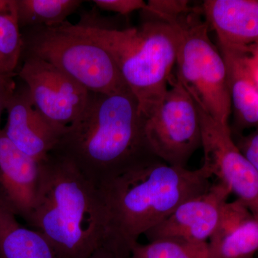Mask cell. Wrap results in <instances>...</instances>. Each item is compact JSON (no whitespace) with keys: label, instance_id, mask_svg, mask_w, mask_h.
Instances as JSON below:
<instances>
[{"label":"cell","instance_id":"obj_1","mask_svg":"<svg viewBox=\"0 0 258 258\" xmlns=\"http://www.w3.org/2000/svg\"><path fill=\"white\" fill-rule=\"evenodd\" d=\"M212 176L205 165L189 170L157 159L107 180L98 187L106 221L102 245L130 257L141 235L180 204L210 189Z\"/></svg>","mask_w":258,"mask_h":258},{"label":"cell","instance_id":"obj_2","mask_svg":"<svg viewBox=\"0 0 258 258\" xmlns=\"http://www.w3.org/2000/svg\"><path fill=\"white\" fill-rule=\"evenodd\" d=\"M51 153L73 163L98 188L132 168L159 159L148 145L138 101L131 90L91 93L84 111Z\"/></svg>","mask_w":258,"mask_h":258},{"label":"cell","instance_id":"obj_3","mask_svg":"<svg viewBox=\"0 0 258 258\" xmlns=\"http://www.w3.org/2000/svg\"><path fill=\"white\" fill-rule=\"evenodd\" d=\"M40 189L27 222L62 258H88L103 244L105 214L99 189L71 161L50 153L40 162Z\"/></svg>","mask_w":258,"mask_h":258},{"label":"cell","instance_id":"obj_4","mask_svg":"<svg viewBox=\"0 0 258 258\" xmlns=\"http://www.w3.org/2000/svg\"><path fill=\"white\" fill-rule=\"evenodd\" d=\"M108 51L137 98L142 118L157 108L169 88L176 64L178 24L151 20L139 27L118 30L96 24L63 23Z\"/></svg>","mask_w":258,"mask_h":258},{"label":"cell","instance_id":"obj_5","mask_svg":"<svg viewBox=\"0 0 258 258\" xmlns=\"http://www.w3.org/2000/svg\"><path fill=\"white\" fill-rule=\"evenodd\" d=\"M21 33V57L46 61L91 93L111 95L130 90L108 51L63 23L24 29Z\"/></svg>","mask_w":258,"mask_h":258},{"label":"cell","instance_id":"obj_6","mask_svg":"<svg viewBox=\"0 0 258 258\" xmlns=\"http://www.w3.org/2000/svg\"><path fill=\"white\" fill-rule=\"evenodd\" d=\"M179 29L176 64L177 79L197 106L224 125H229L231 99L222 54L209 36V25L195 9L177 21Z\"/></svg>","mask_w":258,"mask_h":258},{"label":"cell","instance_id":"obj_7","mask_svg":"<svg viewBox=\"0 0 258 258\" xmlns=\"http://www.w3.org/2000/svg\"><path fill=\"white\" fill-rule=\"evenodd\" d=\"M143 119L148 145L169 165L186 168L194 153L202 147L198 108L177 78L171 76L162 101Z\"/></svg>","mask_w":258,"mask_h":258},{"label":"cell","instance_id":"obj_8","mask_svg":"<svg viewBox=\"0 0 258 258\" xmlns=\"http://www.w3.org/2000/svg\"><path fill=\"white\" fill-rule=\"evenodd\" d=\"M18 74L26 85L37 109L63 133L81 115L91 93L55 66L31 56L22 57Z\"/></svg>","mask_w":258,"mask_h":258},{"label":"cell","instance_id":"obj_9","mask_svg":"<svg viewBox=\"0 0 258 258\" xmlns=\"http://www.w3.org/2000/svg\"><path fill=\"white\" fill-rule=\"evenodd\" d=\"M197 108L205 156L203 165L218 181L227 185L237 200L258 220L257 171L237 147L230 125L222 124L198 106Z\"/></svg>","mask_w":258,"mask_h":258},{"label":"cell","instance_id":"obj_10","mask_svg":"<svg viewBox=\"0 0 258 258\" xmlns=\"http://www.w3.org/2000/svg\"><path fill=\"white\" fill-rule=\"evenodd\" d=\"M232 194L221 181L210 189L180 204L161 223L145 234L150 241L178 237L193 242H208L215 232L222 207Z\"/></svg>","mask_w":258,"mask_h":258},{"label":"cell","instance_id":"obj_11","mask_svg":"<svg viewBox=\"0 0 258 258\" xmlns=\"http://www.w3.org/2000/svg\"><path fill=\"white\" fill-rule=\"evenodd\" d=\"M40 162L29 157L0 130V203L28 222L40 189Z\"/></svg>","mask_w":258,"mask_h":258},{"label":"cell","instance_id":"obj_12","mask_svg":"<svg viewBox=\"0 0 258 258\" xmlns=\"http://www.w3.org/2000/svg\"><path fill=\"white\" fill-rule=\"evenodd\" d=\"M8 120L3 128L15 147L38 162L45 160L62 133L37 109L26 85L17 86L6 106Z\"/></svg>","mask_w":258,"mask_h":258},{"label":"cell","instance_id":"obj_13","mask_svg":"<svg viewBox=\"0 0 258 258\" xmlns=\"http://www.w3.org/2000/svg\"><path fill=\"white\" fill-rule=\"evenodd\" d=\"M201 11L220 48L251 52L258 47V0H207Z\"/></svg>","mask_w":258,"mask_h":258},{"label":"cell","instance_id":"obj_14","mask_svg":"<svg viewBox=\"0 0 258 258\" xmlns=\"http://www.w3.org/2000/svg\"><path fill=\"white\" fill-rule=\"evenodd\" d=\"M208 258H254L258 252V220L236 199L222 207L208 242Z\"/></svg>","mask_w":258,"mask_h":258},{"label":"cell","instance_id":"obj_15","mask_svg":"<svg viewBox=\"0 0 258 258\" xmlns=\"http://www.w3.org/2000/svg\"><path fill=\"white\" fill-rule=\"evenodd\" d=\"M227 70L231 104L239 128H258V85L254 79L251 52L221 49Z\"/></svg>","mask_w":258,"mask_h":258},{"label":"cell","instance_id":"obj_16","mask_svg":"<svg viewBox=\"0 0 258 258\" xmlns=\"http://www.w3.org/2000/svg\"><path fill=\"white\" fill-rule=\"evenodd\" d=\"M0 258H62L41 232L23 227L0 203Z\"/></svg>","mask_w":258,"mask_h":258},{"label":"cell","instance_id":"obj_17","mask_svg":"<svg viewBox=\"0 0 258 258\" xmlns=\"http://www.w3.org/2000/svg\"><path fill=\"white\" fill-rule=\"evenodd\" d=\"M20 29L34 27H55L82 4L79 0H15Z\"/></svg>","mask_w":258,"mask_h":258},{"label":"cell","instance_id":"obj_18","mask_svg":"<svg viewBox=\"0 0 258 258\" xmlns=\"http://www.w3.org/2000/svg\"><path fill=\"white\" fill-rule=\"evenodd\" d=\"M23 38L15 0H0V74L16 76Z\"/></svg>","mask_w":258,"mask_h":258},{"label":"cell","instance_id":"obj_19","mask_svg":"<svg viewBox=\"0 0 258 258\" xmlns=\"http://www.w3.org/2000/svg\"><path fill=\"white\" fill-rule=\"evenodd\" d=\"M130 258H208V242L178 237H164L144 244L138 242L132 247Z\"/></svg>","mask_w":258,"mask_h":258},{"label":"cell","instance_id":"obj_20","mask_svg":"<svg viewBox=\"0 0 258 258\" xmlns=\"http://www.w3.org/2000/svg\"><path fill=\"white\" fill-rule=\"evenodd\" d=\"M188 1L183 0H149L143 12L152 19L174 25L180 17L195 10Z\"/></svg>","mask_w":258,"mask_h":258},{"label":"cell","instance_id":"obj_21","mask_svg":"<svg viewBox=\"0 0 258 258\" xmlns=\"http://www.w3.org/2000/svg\"><path fill=\"white\" fill-rule=\"evenodd\" d=\"M93 3L102 10L123 15L137 10L144 11L147 8V3L142 0H94Z\"/></svg>","mask_w":258,"mask_h":258},{"label":"cell","instance_id":"obj_22","mask_svg":"<svg viewBox=\"0 0 258 258\" xmlns=\"http://www.w3.org/2000/svg\"><path fill=\"white\" fill-rule=\"evenodd\" d=\"M235 143L258 174V128L248 135L241 137Z\"/></svg>","mask_w":258,"mask_h":258},{"label":"cell","instance_id":"obj_23","mask_svg":"<svg viewBox=\"0 0 258 258\" xmlns=\"http://www.w3.org/2000/svg\"><path fill=\"white\" fill-rule=\"evenodd\" d=\"M11 75L0 74V120L2 113L6 109L7 104L14 93L17 83ZM0 128V130H1Z\"/></svg>","mask_w":258,"mask_h":258},{"label":"cell","instance_id":"obj_24","mask_svg":"<svg viewBox=\"0 0 258 258\" xmlns=\"http://www.w3.org/2000/svg\"><path fill=\"white\" fill-rule=\"evenodd\" d=\"M88 258H128L120 256L115 253L111 249L107 248L104 246L101 245L99 248L96 249L94 252ZM130 258V257H129Z\"/></svg>","mask_w":258,"mask_h":258},{"label":"cell","instance_id":"obj_25","mask_svg":"<svg viewBox=\"0 0 258 258\" xmlns=\"http://www.w3.org/2000/svg\"><path fill=\"white\" fill-rule=\"evenodd\" d=\"M249 63L252 69L254 79L258 85V52L256 50L251 52L249 56Z\"/></svg>","mask_w":258,"mask_h":258},{"label":"cell","instance_id":"obj_26","mask_svg":"<svg viewBox=\"0 0 258 258\" xmlns=\"http://www.w3.org/2000/svg\"><path fill=\"white\" fill-rule=\"evenodd\" d=\"M256 51H257V52H258V47L257 49H256Z\"/></svg>","mask_w":258,"mask_h":258},{"label":"cell","instance_id":"obj_27","mask_svg":"<svg viewBox=\"0 0 258 258\" xmlns=\"http://www.w3.org/2000/svg\"><path fill=\"white\" fill-rule=\"evenodd\" d=\"M254 258H255V257H254Z\"/></svg>","mask_w":258,"mask_h":258}]
</instances>
